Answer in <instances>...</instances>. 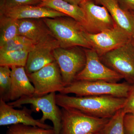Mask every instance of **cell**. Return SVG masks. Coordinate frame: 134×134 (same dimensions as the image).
<instances>
[{
  "mask_svg": "<svg viewBox=\"0 0 134 134\" xmlns=\"http://www.w3.org/2000/svg\"><path fill=\"white\" fill-rule=\"evenodd\" d=\"M27 75L34 87V96H42L56 92L60 93L65 87L56 61Z\"/></svg>",
  "mask_w": 134,
  "mask_h": 134,
  "instance_id": "cell-8",
  "label": "cell"
},
{
  "mask_svg": "<svg viewBox=\"0 0 134 134\" xmlns=\"http://www.w3.org/2000/svg\"><path fill=\"white\" fill-rule=\"evenodd\" d=\"M125 114L122 109L110 119L100 134H125L123 119Z\"/></svg>",
  "mask_w": 134,
  "mask_h": 134,
  "instance_id": "cell-22",
  "label": "cell"
},
{
  "mask_svg": "<svg viewBox=\"0 0 134 134\" xmlns=\"http://www.w3.org/2000/svg\"><path fill=\"white\" fill-rule=\"evenodd\" d=\"M18 35L24 36L34 44L54 37L42 19L18 20Z\"/></svg>",
  "mask_w": 134,
  "mask_h": 134,
  "instance_id": "cell-15",
  "label": "cell"
},
{
  "mask_svg": "<svg viewBox=\"0 0 134 134\" xmlns=\"http://www.w3.org/2000/svg\"><path fill=\"white\" fill-rule=\"evenodd\" d=\"M131 12H132V13H133V14L134 15V12H132V11H131Z\"/></svg>",
  "mask_w": 134,
  "mask_h": 134,
  "instance_id": "cell-32",
  "label": "cell"
},
{
  "mask_svg": "<svg viewBox=\"0 0 134 134\" xmlns=\"http://www.w3.org/2000/svg\"><path fill=\"white\" fill-rule=\"evenodd\" d=\"M82 48L79 47H59L54 51V56L59 67L65 86L74 82L76 76L85 66L86 54L84 48Z\"/></svg>",
  "mask_w": 134,
  "mask_h": 134,
  "instance_id": "cell-5",
  "label": "cell"
},
{
  "mask_svg": "<svg viewBox=\"0 0 134 134\" xmlns=\"http://www.w3.org/2000/svg\"><path fill=\"white\" fill-rule=\"evenodd\" d=\"M82 9L86 19L84 26L89 33L97 34L116 25L107 9L96 5L93 1L85 0L79 5Z\"/></svg>",
  "mask_w": 134,
  "mask_h": 134,
  "instance_id": "cell-11",
  "label": "cell"
},
{
  "mask_svg": "<svg viewBox=\"0 0 134 134\" xmlns=\"http://www.w3.org/2000/svg\"><path fill=\"white\" fill-rule=\"evenodd\" d=\"M122 7L130 11L134 12V0H117Z\"/></svg>",
  "mask_w": 134,
  "mask_h": 134,
  "instance_id": "cell-28",
  "label": "cell"
},
{
  "mask_svg": "<svg viewBox=\"0 0 134 134\" xmlns=\"http://www.w3.org/2000/svg\"><path fill=\"white\" fill-rule=\"evenodd\" d=\"M43 19L59 42L60 47H79L92 49L85 36L86 31L74 19L67 16Z\"/></svg>",
  "mask_w": 134,
  "mask_h": 134,
  "instance_id": "cell-2",
  "label": "cell"
},
{
  "mask_svg": "<svg viewBox=\"0 0 134 134\" xmlns=\"http://www.w3.org/2000/svg\"><path fill=\"white\" fill-rule=\"evenodd\" d=\"M86 63L83 69L76 76L75 81H104L117 83L122 77L105 65L95 50L84 48Z\"/></svg>",
  "mask_w": 134,
  "mask_h": 134,
  "instance_id": "cell-10",
  "label": "cell"
},
{
  "mask_svg": "<svg viewBox=\"0 0 134 134\" xmlns=\"http://www.w3.org/2000/svg\"><path fill=\"white\" fill-rule=\"evenodd\" d=\"M125 134H134V114H125L123 119Z\"/></svg>",
  "mask_w": 134,
  "mask_h": 134,
  "instance_id": "cell-27",
  "label": "cell"
},
{
  "mask_svg": "<svg viewBox=\"0 0 134 134\" xmlns=\"http://www.w3.org/2000/svg\"><path fill=\"white\" fill-rule=\"evenodd\" d=\"M107 9L115 24L134 38V15L125 9L117 0H97Z\"/></svg>",
  "mask_w": 134,
  "mask_h": 134,
  "instance_id": "cell-17",
  "label": "cell"
},
{
  "mask_svg": "<svg viewBox=\"0 0 134 134\" xmlns=\"http://www.w3.org/2000/svg\"><path fill=\"white\" fill-rule=\"evenodd\" d=\"M34 45V43L29 39L24 36L18 35L0 46V51L8 52L24 50L30 51L33 48Z\"/></svg>",
  "mask_w": 134,
  "mask_h": 134,
  "instance_id": "cell-21",
  "label": "cell"
},
{
  "mask_svg": "<svg viewBox=\"0 0 134 134\" xmlns=\"http://www.w3.org/2000/svg\"><path fill=\"white\" fill-rule=\"evenodd\" d=\"M99 57L105 65L121 76L127 82L134 85V38Z\"/></svg>",
  "mask_w": 134,
  "mask_h": 134,
  "instance_id": "cell-6",
  "label": "cell"
},
{
  "mask_svg": "<svg viewBox=\"0 0 134 134\" xmlns=\"http://www.w3.org/2000/svg\"><path fill=\"white\" fill-rule=\"evenodd\" d=\"M10 68L11 85L9 101H15L23 97L34 96V87L29 79L24 67L12 66Z\"/></svg>",
  "mask_w": 134,
  "mask_h": 134,
  "instance_id": "cell-16",
  "label": "cell"
},
{
  "mask_svg": "<svg viewBox=\"0 0 134 134\" xmlns=\"http://www.w3.org/2000/svg\"><path fill=\"white\" fill-rule=\"evenodd\" d=\"M49 8L72 18L84 27L86 23L85 15L79 5H74L64 0H47L38 5Z\"/></svg>",
  "mask_w": 134,
  "mask_h": 134,
  "instance_id": "cell-18",
  "label": "cell"
},
{
  "mask_svg": "<svg viewBox=\"0 0 134 134\" xmlns=\"http://www.w3.org/2000/svg\"><path fill=\"white\" fill-rule=\"evenodd\" d=\"M40 0H0V10L26 5H38Z\"/></svg>",
  "mask_w": 134,
  "mask_h": 134,
  "instance_id": "cell-25",
  "label": "cell"
},
{
  "mask_svg": "<svg viewBox=\"0 0 134 134\" xmlns=\"http://www.w3.org/2000/svg\"><path fill=\"white\" fill-rule=\"evenodd\" d=\"M122 110L125 114L128 113L134 114V85H131Z\"/></svg>",
  "mask_w": 134,
  "mask_h": 134,
  "instance_id": "cell-26",
  "label": "cell"
},
{
  "mask_svg": "<svg viewBox=\"0 0 134 134\" xmlns=\"http://www.w3.org/2000/svg\"><path fill=\"white\" fill-rule=\"evenodd\" d=\"M30 51H0V66H25Z\"/></svg>",
  "mask_w": 134,
  "mask_h": 134,
  "instance_id": "cell-20",
  "label": "cell"
},
{
  "mask_svg": "<svg viewBox=\"0 0 134 134\" xmlns=\"http://www.w3.org/2000/svg\"><path fill=\"white\" fill-rule=\"evenodd\" d=\"M32 111L26 107L21 110L15 109L2 99H0V126L23 124L37 126L45 129H53V127L40 120L34 119L31 115Z\"/></svg>",
  "mask_w": 134,
  "mask_h": 134,
  "instance_id": "cell-13",
  "label": "cell"
},
{
  "mask_svg": "<svg viewBox=\"0 0 134 134\" xmlns=\"http://www.w3.org/2000/svg\"><path fill=\"white\" fill-rule=\"evenodd\" d=\"M40 1L41 2H44L46 1H47V0H40Z\"/></svg>",
  "mask_w": 134,
  "mask_h": 134,
  "instance_id": "cell-30",
  "label": "cell"
},
{
  "mask_svg": "<svg viewBox=\"0 0 134 134\" xmlns=\"http://www.w3.org/2000/svg\"><path fill=\"white\" fill-rule=\"evenodd\" d=\"M60 134H100L110 119L87 115L74 108H62Z\"/></svg>",
  "mask_w": 134,
  "mask_h": 134,
  "instance_id": "cell-3",
  "label": "cell"
},
{
  "mask_svg": "<svg viewBox=\"0 0 134 134\" xmlns=\"http://www.w3.org/2000/svg\"><path fill=\"white\" fill-rule=\"evenodd\" d=\"M11 85V70L8 66H0V96L5 102L9 101Z\"/></svg>",
  "mask_w": 134,
  "mask_h": 134,
  "instance_id": "cell-24",
  "label": "cell"
},
{
  "mask_svg": "<svg viewBox=\"0 0 134 134\" xmlns=\"http://www.w3.org/2000/svg\"><path fill=\"white\" fill-rule=\"evenodd\" d=\"M85 36L92 49L95 50L99 57L124 45L133 38L117 25L95 34L86 32Z\"/></svg>",
  "mask_w": 134,
  "mask_h": 134,
  "instance_id": "cell-9",
  "label": "cell"
},
{
  "mask_svg": "<svg viewBox=\"0 0 134 134\" xmlns=\"http://www.w3.org/2000/svg\"><path fill=\"white\" fill-rule=\"evenodd\" d=\"M67 2L74 5H79L85 0H64Z\"/></svg>",
  "mask_w": 134,
  "mask_h": 134,
  "instance_id": "cell-29",
  "label": "cell"
},
{
  "mask_svg": "<svg viewBox=\"0 0 134 134\" xmlns=\"http://www.w3.org/2000/svg\"><path fill=\"white\" fill-rule=\"evenodd\" d=\"M60 47L59 43L53 37L34 45L29 52L25 69L27 75L37 72L50 63L55 61L53 52Z\"/></svg>",
  "mask_w": 134,
  "mask_h": 134,
  "instance_id": "cell-12",
  "label": "cell"
},
{
  "mask_svg": "<svg viewBox=\"0 0 134 134\" xmlns=\"http://www.w3.org/2000/svg\"><path fill=\"white\" fill-rule=\"evenodd\" d=\"M18 35V20L0 15V46Z\"/></svg>",
  "mask_w": 134,
  "mask_h": 134,
  "instance_id": "cell-19",
  "label": "cell"
},
{
  "mask_svg": "<svg viewBox=\"0 0 134 134\" xmlns=\"http://www.w3.org/2000/svg\"><path fill=\"white\" fill-rule=\"evenodd\" d=\"M58 106L76 109L87 115L102 119H110L124 106L126 98L110 96L72 97L56 94Z\"/></svg>",
  "mask_w": 134,
  "mask_h": 134,
  "instance_id": "cell-1",
  "label": "cell"
},
{
  "mask_svg": "<svg viewBox=\"0 0 134 134\" xmlns=\"http://www.w3.org/2000/svg\"><path fill=\"white\" fill-rule=\"evenodd\" d=\"M0 15L13 19H42L67 16L62 13L38 5H26L0 10Z\"/></svg>",
  "mask_w": 134,
  "mask_h": 134,
  "instance_id": "cell-14",
  "label": "cell"
},
{
  "mask_svg": "<svg viewBox=\"0 0 134 134\" xmlns=\"http://www.w3.org/2000/svg\"><path fill=\"white\" fill-rule=\"evenodd\" d=\"M6 134H55L54 129H45L37 126L16 124L11 125Z\"/></svg>",
  "mask_w": 134,
  "mask_h": 134,
  "instance_id": "cell-23",
  "label": "cell"
},
{
  "mask_svg": "<svg viewBox=\"0 0 134 134\" xmlns=\"http://www.w3.org/2000/svg\"><path fill=\"white\" fill-rule=\"evenodd\" d=\"M132 85L104 81H75L60 93H73L77 97L110 96L126 98Z\"/></svg>",
  "mask_w": 134,
  "mask_h": 134,
  "instance_id": "cell-4",
  "label": "cell"
},
{
  "mask_svg": "<svg viewBox=\"0 0 134 134\" xmlns=\"http://www.w3.org/2000/svg\"><path fill=\"white\" fill-rule=\"evenodd\" d=\"M55 92H52L42 96H33L21 98L18 100L9 102L8 104L14 108L21 107L24 104H31L36 110H40L43 115L40 119L45 123L47 120L52 122L55 134H60L62 127L61 110L56 103Z\"/></svg>",
  "mask_w": 134,
  "mask_h": 134,
  "instance_id": "cell-7",
  "label": "cell"
},
{
  "mask_svg": "<svg viewBox=\"0 0 134 134\" xmlns=\"http://www.w3.org/2000/svg\"><path fill=\"white\" fill-rule=\"evenodd\" d=\"M88 1H97V0H88Z\"/></svg>",
  "mask_w": 134,
  "mask_h": 134,
  "instance_id": "cell-31",
  "label": "cell"
}]
</instances>
